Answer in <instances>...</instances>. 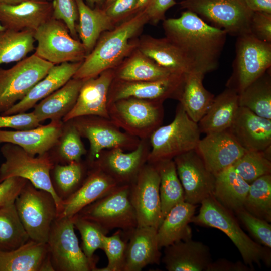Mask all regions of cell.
Returning a JSON list of instances; mask_svg holds the SVG:
<instances>
[{"label": "cell", "mask_w": 271, "mask_h": 271, "mask_svg": "<svg viewBox=\"0 0 271 271\" xmlns=\"http://www.w3.org/2000/svg\"><path fill=\"white\" fill-rule=\"evenodd\" d=\"M199 213L191 223L215 228L225 233L239 250L243 262L252 270L254 264L270 265V249L253 241L241 228L232 212L211 196L201 203Z\"/></svg>", "instance_id": "obj_3"}, {"label": "cell", "mask_w": 271, "mask_h": 271, "mask_svg": "<svg viewBox=\"0 0 271 271\" xmlns=\"http://www.w3.org/2000/svg\"><path fill=\"white\" fill-rule=\"evenodd\" d=\"M151 0H138L136 12L144 9Z\"/></svg>", "instance_id": "obj_57"}, {"label": "cell", "mask_w": 271, "mask_h": 271, "mask_svg": "<svg viewBox=\"0 0 271 271\" xmlns=\"http://www.w3.org/2000/svg\"><path fill=\"white\" fill-rule=\"evenodd\" d=\"M82 62H65L53 65L47 75L36 83L22 99L1 114L23 113L30 109L71 79Z\"/></svg>", "instance_id": "obj_27"}, {"label": "cell", "mask_w": 271, "mask_h": 271, "mask_svg": "<svg viewBox=\"0 0 271 271\" xmlns=\"http://www.w3.org/2000/svg\"><path fill=\"white\" fill-rule=\"evenodd\" d=\"M195 150L215 176L232 166L246 151L228 130L206 134Z\"/></svg>", "instance_id": "obj_20"}, {"label": "cell", "mask_w": 271, "mask_h": 271, "mask_svg": "<svg viewBox=\"0 0 271 271\" xmlns=\"http://www.w3.org/2000/svg\"><path fill=\"white\" fill-rule=\"evenodd\" d=\"M77 215L96 223L106 234L116 228L127 233L138 226L130 198V185H119L83 208Z\"/></svg>", "instance_id": "obj_11"}, {"label": "cell", "mask_w": 271, "mask_h": 271, "mask_svg": "<svg viewBox=\"0 0 271 271\" xmlns=\"http://www.w3.org/2000/svg\"><path fill=\"white\" fill-rule=\"evenodd\" d=\"M72 220L75 228L81 235V248L83 252L87 257L93 258L95 251L98 249H102V236L106 235V233L96 223L77 214L72 217Z\"/></svg>", "instance_id": "obj_45"}, {"label": "cell", "mask_w": 271, "mask_h": 271, "mask_svg": "<svg viewBox=\"0 0 271 271\" xmlns=\"http://www.w3.org/2000/svg\"><path fill=\"white\" fill-rule=\"evenodd\" d=\"M35 54L54 65L82 62L87 55L81 42L73 38L65 24L52 17L34 33Z\"/></svg>", "instance_id": "obj_12"}, {"label": "cell", "mask_w": 271, "mask_h": 271, "mask_svg": "<svg viewBox=\"0 0 271 271\" xmlns=\"http://www.w3.org/2000/svg\"><path fill=\"white\" fill-rule=\"evenodd\" d=\"M126 233L129 237L123 271H141L148 265L160 264L162 254L157 229L151 226H137Z\"/></svg>", "instance_id": "obj_26"}, {"label": "cell", "mask_w": 271, "mask_h": 271, "mask_svg": "<svg viewBox=\"0 0 271 271\" xmlns=\"http://www.w3.org/2000/svg\"><path fill=\"white\" fill-rule=\"evenodd\" d=\"M0 271H54L47 243L29 239L14 250L0 252Z\"/></svg>", "instance_id": "obj_28"}, {"label": "cell", "mask_w": 271, "mask_h": 271, "mask_svg": "<svg viewBox=\"0 0 271 271\" xmlns=\"http://www.w3.org/2000/svg\"><path fill=\"white\" fill-rule=\"evenodd\" d=\"M160 175V196L163 218L177 204L185 201L184 191L173 159L154 164Z\"/></svg>", "instance_id": "obj_37"}, {"label": "cell", "mask_w": 271, "mask_h": 271, "mask_svg": "<svg viewBox=\"0 0 271 271\" xmlns=\"http://www.w3.org/2000/svg\"><path fill=\"white\" fill-rule=\"evenodd\" d=\"M163 103L134 97L121 99L108 105L109 119L128 134L140 140L149 139L161 126Z\"/></svg>", "instance_id": "obj_7"}, {"label": "cell", "mask_w": 271, "mask_h": 271, "mask_svg": "<svg viewBox=\"0 0 271 271\" xmlns=\"http://www.w3.org/2000/svg\"><path fill=\"white\" fill-rule=\"evenodd\" d=\"M115 72L106 70L96 77L85 80L72 109L63 118L64 122L76 117L94 115L109 119L108 99Z\"/></svg>", "instance_id": "obj_19"}, {"label": "cell", "mask_w": 271, "mask_h": 271, "mask_svg": "<svg viewBox=\"0 0 271 271\" xmlns=\"http://www.w3.org/2000/svg\"><path fill=\"white\" fill-rule=\"evenodd\" d=\"M173 160L184 189L185 201L197 205L213 195L215 176L195 149L178 155Z\"/></svg>", "instance_id": "obj_16"}, {"label": "cell", "mask_w": 271, "mask_h": 271, "mask_svg": "<svg viewBox=\"0 0 271 271\" xmlns=\"http://www.w3.org/2000/svg\"><path fill=\"white\" fill-rule=\"evenodd\" d=\"M204 75L201 73H187L179 99L188 116L196 123L207 112L215 97L203 85Z\"/></svg>", "instance_id": "obj_35"}, {"label": "cell", "mask_w": 271, "mask_h": 271, "mask_svg": "<svg viewBox=\"0 0 271 271\" xmlns=\"http://www.w3.org/2000/svg\"><path fill=\"white\" fill-rule=\"evenodd\" d=\"M160 178L154 164L147 163L130 185V198L137 219V226L157 229L163 220L160 196Z\"/></svg>", "instance_id": "obj_15"}, {"label": "cell", "mask_w": 271, "mask_h": 271, "mask_svg": "<svg viewBox=\"0 0 271 271\" xmlns=\"http://www.w3.org/2000/svg\"><path fill=\"white\" fill-rule=\"evenodd\" d=\"M150 150L149 139H142L129 152L117 148L102 151L88 167L99 168L118 185H130L147 163Z\"/></svg>", "instance_id": "obj_17"}, {"label": "cell", "mask_w": 271, "mask_h": 271, "mask_svg": "<svg viewBox=\"0 0 271 271\" xmlns=\"http://www.w3.org/2000/svg\"><path fill=\"white\" fill-rule=\"evenodd\" d=\"M250 184L230 166L215 176L213 197L232 212L243 208Z\"/></svg>", "instance_id": "obj_34"}, {"label": "cell", "mask_w": 271, "mask_h": 271, "mask_svg": "<svg viewBox=\"0 0 271 271\" xmlns=\"http://www.w3.org/2000/svg\"><path fill=\"white\" fill-rule=\"evenodd\" d=\"M243 208L252 215L271 221V175L256 179L250 184Z\"/></svg>", "instance_id": "obj_42"}, {"label": "cell", "mask_w": 271, "mask_h": 271, "mask_svg": "<svg viewBox=\"0 0 271 271\" xmlns=\"http://www.w3.org/2000/svg\"><path fill=\"white\" fill-rule=\"evenodd\" d=\"M271 66V43L258 40L251 34L237 37L232 73L226 88L238 94L256 80Z\"/></svg>", "instance_id": "obj_10"}, {"label": "cell", "mask_w": 271, "mask_h": 271, "mask_svg": "<svg viewBox=\"0 0 271 271\" xmlns=\"http://www.w3.org/2000/svg\"><path fill=\"white\" fill-rule=\"evenodd\" d=\"M72 217H57L47 244L54 271H95L98 258L87 257L79 246Z\"/></svg>", "instance_id": "obj_8"}, {"label": "cell", "mask_w": 271, "mask_h": 271, "mask_svg": "<svg viewBox=\"0 0 271 271\" xmlns=\"http://www.w3.org/2000/svg\"><path fill=\"white\" fill-rule=\"evenodd\" d=\"M239 107L238 94L226 88L217 97L198 122L201 133L206 134L228 129Z\"/></svg>", "instance_id": "obj_30"}, {"label": "cell", "mask_w": 271, "mask_h": 271, "mask_svg": "<svg viewBox=\"0 0 271 271\" xmlns=\"http://www.w3.org/2000/svg\"><path fill=\"white\" fill-rule=\"evenodd\" d=\"M74 1L78 12L77 32L88 55L93 50L101 34L113 28V21L107 16L104 8H92L84 0Z\"/></svg>", "instance_id": "obj_32"}, {"label": "cell", "mask_w": 271, "mask_h": 271, "mask_svg": "<svg viewBox=\"0 0 271 271\" xmlns=\"http://www.w3.org/2000/svg\"><path fill=\"white\" fill-rule=\"evenodd\" d=\"M27 179L12 177L0 183V208L15 202L27 183Z\"/></svg>", "instance_id": "obj_50"}, {"label": "cell", "mask_w": 271, "mask_h": 271, "mask_svg": "<svg viewBox=\"0 0 271 271\" xmlns=\"http://www.w3.org/2000/svg\"><path fill=\"white\" fill-rule=\"evenodd\" d=\"M40 122L32 111L11 115H0V128H11L26 130L40 126Z\"/></svg>", "instance_id": "obj_49"}, {"label": "cell", "mask_w": 271, "mask_h": 271, "mask_svg": "<svg viewBox=\"0 0 271 271\" xmlns=\"http://www.w3.org/2000/svg\"><path fill=\"white\" fill-rule=\"evenodd\" d=\"M25 1L27 0H0V3L9 5H16Z\"/></svg>", "instance_id": "obj_58"}, {"label": "cell", "mask_w": 271, "mask_h": 271, "mask_svg": "<svg viewBox=\"0 0 271 271\" xmlns=\"http://www.w3.org/2000/svg\"><path fill=\"white\" fill-rule=\"evenodd\" d=\"M248 8L252 12H261L271 14V0H245Z\"/></svg>", "instance_id": "obj_55"}, {"label": "cell", "mask_w": 271, "mask_h": 271, "mask_svg": "<svg viewBox=\"0 0 271 271\" xmlns=\"http://www.w3.org/2000/svg\"><path fill=\"white\" fill-rule=\"evenodd\" d=\"M134 14L99 38L72 78L85 80L96 77L116 66L129 53L133 47L131 39L149 21L145 9Z\"/></svg>", "instance_id": "obj_2"}, {"label": "cell", "mask_w": 271, "mask_h": 271, "mask_svg": "<svg viewBox=\"0 0 271 271\" xmlns=\"http://www.w3.org/2000/svg\"><path fill=\"white\" fill-rule=\"evenodd\" d=\"M138 0H113L104 7L106 14L113 21L136 12Z\"/></svg>", "instance_id": "obj_52"}, {"label": "cell", "mask_w": 271, "mask_h": 271, "mask_svg": "<svg viewBox=\"0 0 271 271\" xmlns=\"http://www.w3.org/2000/svg\"><path fill=\"white\" fill-rule=\"evenodd\" d=\"M86 163L73 162L66 164H55L50 173L54 190L61 201L73 194L81 185L88 169Z\"/></svg>", "instance_id": "obj_40"}, {"label": "cell", "mask_w": 271, "mask_h": 271, "mask_svg": "<svg viewBox=\"0 0 271 271\" xmlns=\"http://www.w3.org/2000/svg\"><path fill=\"white\" fill-rule=\"evenodd\" d=\"M240 107L247 108L255 114L271 119L270 69L238 94Z\"/></svg>", "instance_id": "obj_36"}, {"label": "cell", "mask_w": 271, "mask_h": 271, "mask_svg": "<svg viewBox=\"0 0 271 271\" xmlns=\"http://www.w3.org/2000/svg\"><path fill=\"white\" fill-rule=\"evenodd\" d=\"M81 138L71 120L64 122L61 135L55 146L58 147L57 152L49 154L54 163L66 164L81 161L87 152Z\"/></svg>", "instance_id": "obj_43"}, {"label": "cell", "mask_w": 271, "mask_h": 271, "mask_svg": "<svg viewBox=\"0 0 271 271\" xmlns=\"http://www.w3.org/2000/svg\"><path fill=\"white\" fill-rule=\"evenodd\" d=\"M177 4L175 0H151L144 9L149 21L157 24L165 19V13L168 10Z\"/></svg>", "instance_id": "obj_53"}, {"label": "cell", "mask_w": 271, "mask_h": 271, "mask_svg": "<svg viewBox=\"0 0 271 271\" xmlns=\"http://www.w3.org/2000/svg\"><path fill=\"white\" fill-rule=\"evenodd\" d=\"M5 28L2 25V24L0 22V32L4 31L5 30Z\"/></svg>", "instance_id": "obj_59"}, {"label": "cell", "mask_w": 271, "mask_h": 271, "mask_svg": "<svg viewBox=\"0 0 271 271\" xmlns=\"http://www.w3.org/2000/svg\"><path fill=\"white\" fill-rule=\"evenodd\" d=\"M113 0H106L105 5H107L112 2Z\"/></svg>", "instance_id": "obj_60"}, {"label": "cell", "mask_w": 271, "mask_h": 271, "mask_svg": "<svg viewBox=\"0 0 271 271\" xmlns=\"http://www.w3.org/2000/svg\"><path fill=\"white\" fill-rule=\"evenodd\" d=\"M52 1L27 0L16 5L0 3V22L6 29L36 31L52 17Z\"/></svg>", "instance_id": "obj_23"}, {"label": "cell", "mask_w": 271, "mask_h": 271, "mask_svg": "<svg viewBox=\"0 0 271 271\" xmlns=\"http://www.w3.org/2000/svg\"><path fill=\"white\" fill-rule=\"evenodd\" d=\"M139 51L171 73L192 72L191 67L181 51L168 38L149 37L140 45Z\"/></svg>", "instance_id": "obj_33"}, {"label": "cell", "mask_w": 271, "mask_h": 271, "mask_svg": "<svg viewBox=\"0 0 271 271\" xmlns=\"http://www.w3.org/2000/svg\"><path fill=\"white\" fill-rule=\"evenodd\" d=\"M34 31L5 29L0 32V65L18 62L35 49Z\"/></svg>", "instance_id": "obj_39"}, {"label": "cell", "mask_w": 271, "mask_h": 271, "mask_svg": "<svg viewBox=\"0 0 271 271\" xmlns=\"http://www.w3.org/2000/svg\"><path fill=\"white\" fill-rule=\"evenodd\" d=\"M52 18L63 21L68 28L70 34L74 38H77L76 22L78 18V12L74 0H53Z\"/></svg>", "instance_id": "obj_48"}, {"label": "cell", "mask_w": 271, "mask_h": 271, "mask_svg": "<svg viewBox=\"0 0 271 271\" xmlns=\"http://www.w3.org/2000/svg\"><path fill=\"white\" fill-rule=\"evenodd\" d=\"M198 123L188 116L180 103L174 120L160 126L150 136V150L147 163L155 164L173 159L178 155L195 150L200 140Z\"/></svg>", "instance_id": "obj_4"}, {"label": "cell", "mask_w": 271, "mask_h": 271, "mask_svg": "<svg viewBox=\"0 0 271 271\" xmlns=\"http://www.w3.org/2000/svg\"><path fill=\"white\" fill-rule=\"evenodd\" d=\"M63 126L62 120H53L46 125L29 129H0V143L15 144L33 156L43 155L56 145Z\"/></svg>", "instance_id": "obj_24"}, {"label": "cell", "mask_w": 271, "mask_h": 271, "mask_svg": "<svg viewBox=\"0 0 271 271\" xmlns=\"http://www.w3.org/2000/svg\"><path fill=\"white\" fill-rule=\"evenodd\" d=\"M48 1H51L52 0H48Z\"/></svg>", "instance_id": "obj_61"}, {"label": "cell", "mask_w": 271, "mask_h": 271, "mask_svg": "<svg viewBox=\"0 0 271 271\" xmlns=\"http://www.w3.org/2000/svg\"><path fill=\"white\" fill-rule=\"evenodd\" d=\"M86 4L90 7L93 8L95 7L104 8V6L106 4V0H84Z\"/></svg>", "instance_id": "obj_56"}, {"label": "cell", "mask_w": 271, "mask_h": 271, "mask_svg": "<svg viewBox=\"0 0 271 271\" xmlns=\"http://www.w3.org/2000/svg\"><path fill=\"white\" fill-rule=\"evenodd\" d=\"M180 8L191 11L209 25L238 37L250 34L252 12L245 0H182Z\"/></svg>", "instance_id": "obj_9"}, {"label": "cell", "mask_w": 271, "mask_h": 271, "mask_svg": "<svg viewBox=\"0 0 271 271\" xmlns=\"http://www.w3.org/2000/svg\"><path fill=\"white\" fill-rule=\"evenodd\" d=\"M166 38L183 53L192 72L205 74L215 70L226 41L227 33L187 10L176 18L164 20Z\"/></svg>", "instance_id": "obj_1"}, {"label": "cell", "mask_w": 271, "mask_h": 271, "mask_svg": "<svg viewBox=\"0 0 271 271\" xmlns=\"http://www.w3.org/2000/svg\"><path fill=\"white\" fill-rule=\"evenodd\" d=\"M187 74V73H186ZM186 74L172 73L168 77L153 81H124L112 83L108 105L116 100L134 97L163 102L169 98L179 100Z\"/></svg>", "instance_id": "obj_18"}, {"label": "cell", "mask_w": 271, "mask_h": 271, "mask_svg": "<svg viewBox=\"0 0 271 271\" xmlns=\"http://www.w3.org/2000/svg\"><path fill=\"white\" fill-rule=\"evenodd\" d=\"M248 231L259 244L271 248V225L268 222L256 217L244 208L235 212Z\"/></svg>", "instance_id": "obj_47"}, {"label": "cell", "mask_w": 271, "mask_h": 271, "mask_svg": "<svg viewBox=\"0 0 271 271\" xmlns=\"http://www.w3.org/2000/svg\"><path fill=\"white\" fill-rule=\"evenodd\" d=\"M172 73L139 51L115 73V78L124 81H153Z\"/></svg>", "instance_id": "obj_38"}, {"label": "cell", "mask_w": 271, "mask_h": 271, "mask_svg": "<svg viewBox=\"0 0 271 271\" xmlns=\"http://www.w3.org/2000/svg\"><path fill=\"white\" fill-rule=\"evenodd\" d=\"M238 174L250 184L271 173L270 151H246L233 165Z\"/></svg>", "instance_id": "obj_44"}, {"label": "cell", "mask_w": 271, "mask_h": 271, "mask_svg": "<svg viewBox=\"0 0 271 271\" xmlns=\"http://www.w3.org/2000/svg\"><path fill=\"white\" fill-rule=\"evenodd\" d=\"M81 137L88 139L90 148L86 161L89 167L104 150L121 148L132 151L139 145L140 139L123 132L110 119L87 115L72 120Z\"/></svg>", "instance_id": "obj_14"}, {"label": "cell", "mask_w": 271, "mask_h": 271, "mask_svg": "<svg viewBox=\"0 0 271 271\" xmlns=\"http://www.w3.org/2000/svg\"><path fill=\"white\" fill-rule=\"evenodd\" d=\"M15 205L29 239L47 243L51 225L58 216L53 195L28 181L16 199Z\"/></svg>", "instance_id": "obj_6"}, {"label": "cell", "mask_w": 271, "mask_h": 271, "mask_svg": "<svg viewBox=\"0 0 271 271\" xmlns=\"http://www.w3.org/2000/svg\"><path fill=\"white\" fill-rule=\"evenodd\" d=\"M161 261L168 271H207L212 262L208 246L192 238L164 247Z\"/></svg>", "instance_id": "obj_25"}, {"label": "cell", "mask_w": 271, "mask_h": 271, "mask_svg": "<svg viewBox=\"0 0 271 271\" xmlns=\"http://www.w3.org/2000/svg\"><path fill=\"white\" fill-rule=\"evenodd\" d=\"M250 30V34L258 40L271 43V14L254 12Z\"/></svg>", "instance_id": "obj_51"}, {"label": "cell", "mask_w": 271, "mask_h": 271, "mask_svg": "<svg viewBox=\"0 0 271 271\" xmlns=\"http://www.w3.org/2000/svg\"><path fill=\"white\" fill-rule=\"evenodd\" d=\"M84 80L72 78L61 88L41 100L33 111L39 121L62 120L72 109Z\"/></svg>", "instance_id": "obj_29"}, {"label": "cell", "mask_w": 271, "mask_h": 271, "mask_svg": "<svg viewBox=\"0 0 271 271\" xmlns=\"http://www.w3.org/2000/svg\"><path fill=\"white\" fill-rule=\"evenodd\" d=\"M196 207V205L183 201L169 211L157 229V238L161 249L175 242L192 238L189 223Z\"/></svg>", "instance_id": "obj_31"}, {"label": "cell", "mask_w": 271, "mask_h": 271, "mask_svg": "<svg viewBox=\"0 0 271 271\" xmlns=\"http://www.w3.org/2000/svg\"><path fill=\"white\" fill-rule=\"evenodd\" d=\"M227 130L246 151L270 150L271 119L260 117L246 108L239 106Z\"/></svg>", "instance_id": "obj_22"}, {"label": "cell", "mask_w": 271, "mask_h": 271, "mask_svg": "<svg viewBox=\"0 0 271 271\" xmlns=\"http://www.w3.org/2000/svg\"><path fill=\"white\" fill-rule=\"evenodd\" d=\"M252 269L240 261L233 262L225 259H219L212 262L207 271H249Z\"/></svg>", "instance_id": "obj_54"}, {"label": "cell", "mask_w": 271, "mask_h": 271, "mask_svg": "<svg viewBox=\"0 0 271 271\" xmlns=\"http://www.w3.org/2000/svg\"><path fill=\"white\" fill-rule=\"evenodd\" d=\"M53 65L34 53L9 69L0 68V113L22 99Z\"/></svg>", "instance_id": "obj_13"}, {"label": "cell", "mask_w": 271, "mask_h": 271, "mask_svg": "<svg viewBox=\"0 0 271 271\" xmlns=\"http://www.w3.org/2000/svg\"><path fill=\"white\" fill-rule=\"evenodd\" d=\"M1 152L5 161L0 165V183L10 177H19L27 179L35 187L48 191L54 198L58 215L62 201L52 186L50 173L55 163L49 152L33 156L21 147L9 143H4Z\"/></svg>", "instance_id": "obj_5"}, {"label": "cell", "mask_w": 271, "mask_h": 271, "mask_svg": "<svg viewBox=\"0 0 271 271\" xmlns=\"http://www.w3.org/2000/svg\"><path fill=\"white\" fill-rule=\"evenodd\" d=\"M118 185L102 170L95 167L88 168L86 177L79 187L62 201L57 217H72L83 208L108 194Z\"/></svg>", "instance_id": "obj_21"}, {"label": "cell", "mask_w": 271, "mask_h": 271, "mask_svg": "<svg viewBox=\"0 0 271 271\" xmlns=\"http://www.w3.org/2000/svg\"><path fill=\"white\" fill-rule=\"evenodd\" d=\"M29 237L20 220L15 202L0 208V252L14 250Z\"/></svg>", "instance_id": "obj_41"}, {"label": "cell", "mask_w": 271, "mask_h": 271, "mask_svg": "<svg viewBox=\"0 0 271 271\" xmlns=\"http://www.w3.org/2000/svg\"><path fill=\"white\" fill-rule=\"evenodd\" d=\"M119 229L113 235L102 236V247L108 259L106 267L96 268L95 271H123L125 263L127 242L121 237Z\"/></svg>", "instance_id": "obj_46"}]
</instances>
